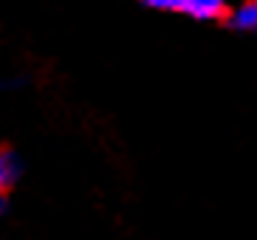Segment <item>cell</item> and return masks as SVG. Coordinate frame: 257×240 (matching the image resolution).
I'll list each match as a JSON object with an SVG mask.
<instances>
[{
	"label": "cell",
	"instance_id": "5",
	"mask_svg": "<svg viewBox=\"0 0 257 240\" xmlns=\"http://www.w3.org/2000/svg\"><path fill=\"white\" fill-rule=\"evenodd\" d=\"M6 212V192H0V215Z\"/></svg>",
	"mask_w": 257,
	"mask_h": 240
},
{
	"label": "cell",
	"instance_id": "4",
	"mask_svg": "<svg viewBox=\"0 0 257 240\" xmlns=\"http://www.w3.org/2000/svg\"><path fill=\"white\" fill-rule=\"evenodd\" d=\"M142 3H147L153 9H161V12H178V3L181 0H142Z\"/></svg>",
	"mask_w": 257,
	"mask_h": 240
},
{
	"label": "cell",
	"instance_id": "2",
	"mask_svg": "<svg viewBox=\"0 0 257 240\" xmlns=\"http://www.w3.org/2000/svg\"><path fill=\"white\" fill-rule=\"evenodd\" d=\"M229 26L246 34H257V0H243L240 6H234L229 15Z\"/></svg>",
	"mask_w": 257,
	"mask_h": 240
},
{
	"label": "cell",
	"instance_id": "3",
	"mask_svg": "<svg viewBox=\"0 0 257 240\" xmlns=\"http://www.w3.org/2000/svg\"><path fill=\"white\" fill-rule=\"evenodd\" d=\"M20 158L15 156L12 150H6V147H0V192H6V189H12L17 184V178H20Z\"/></svg>",
	"mask_w": 257,
	"mask_h": 240
},
{
	"label": "cell",
	"instance_id": "1",
	"mask_svg": "<svg viewBox=\"0 0 257 240\" xmlns=\"http://www.w3.org/2000/svg\"><path fill=\"white\" fill-rule=\"evenodd\" d=\"M178 12L195 17V20H215L226 12V0H181Z\"/></svg>",
	"mask_w": 257,
	"mask_h": 240
}]
</instances>
